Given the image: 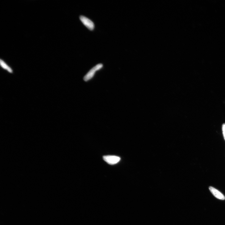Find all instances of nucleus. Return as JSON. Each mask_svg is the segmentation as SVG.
I'll return each mask as SVG.
<instances>
[{"label": "nucleus", "mask_w": 225, "mask_h": 225, "mask_svg": "<svg viewBox=\"0 0 225 225\" xmlns=\"http://www.w3.org/2000/svg\"><path fill=\"white\" fill-rule=\"evenodd\" d=\"M222 130L224 136L225 140V124H224L223 125Z\"/></svg>", "instance_id": "6"}, {"label": "nucleus", "mask_w": 225, "mask_h": 225, "mask_svg": "<svg viewBox=\"0 0 225 225\" xmlns=\"http://www.w3.org/2000/svg\"><path fill=\"white\" fill-rule=\"evenodd\" d=\"M1 66L3 68H4L7 70L9 71V72H12V70L8 66H7L6 65V64L4 62H3V61H2L1 60Z\"/></svg>", "instance_id": "5"}, {"label": "nucleus", "mask_w": 225, "mask_h": 225, "mask_svg": "<svg viewBox=\"0 0 225 225\" xmlns=\"http://www.w3.org/2000/svg\"><path fill=\"white\" fill-rule=\"evenodd\" d=\"M80 19L81 22L88 29L91 30H93L95 28V24L93 21L88 18L83 16H80Z\"/></svg>", "instance_id": "2"}, {"label": "nucleus", "mask_w": 225, "mask_h": 225, "mask_svg": "<svg viewBox=\"0 0 225 225\" xmlns=\"http://www.w3.org/2000/svg\"><path fill=\"white\" fill-rule=\"evenodd\" d=\"M209 190L212 194L217 198L222 200L225 199L224 195L215 188L210 186L209 187Z\"/></svg>", "instance_id": "4"}, {"label": "nucleus", "mask_w": 225, "mask_h": 225, "mask_svg": "<svg viewBox=\"0 0 225 225\" xmlns=\"http://www.w3.org/2000/svg\"><path fill=\"white\" fill-rule=\"evenodd\" d=\"M103 159L109 165H115L118 163L120 160L119 157L114 155H107L103 156Z\"/></svg>", "instance_id": "3"}, {"label": "nucleus", "mask_w": 225, "mask_h": 225, "mask_svg": "<svg viewBox=\"0 0 225 225\" xmlns=\"http://www.w3.org/2000/svg\"><path fill=\"white\" fill-rule=\"evenodd\" d=\"M103 67L102 64H99L93 67L87 74L84 78V80L85 81H87L91 79L94 77L96 71L101 69Z\"/></svg>", "instance_id": "1"}]
</instances>
